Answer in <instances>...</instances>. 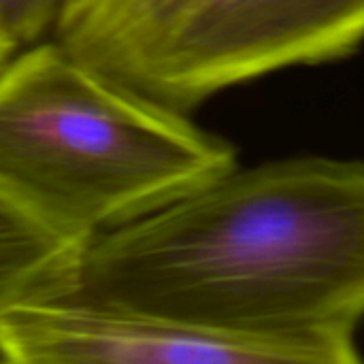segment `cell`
Segmentation results:
<instances>
[{"instance_id":"obj_7","label":"cell","mask_w":364,"mask_h":364,"mask_svg":"<svg viewBox=\"0 0 364 364\" xmlns=\"http://www.w3.org/2000/svg\"><path fill=\"white\" fill-rule=\"evenodd\" d=\"M145 0H62L58 23L53 30L55 41H68L98 26H105L126 11Z\"/></svg>"},{"instance_id":"obj_4","label":"cell","mask_w":364,"mask_h":364,"mask_svg":"<svg viewBox=\"0 0 364 364\" xmlns=\"http://www.w3.org/2000/svg\"><path fill=\"white\" fill-rule=\"evenodd\" d=\"M2 364H301L288 350L141 311L55 299L0 316Z\"/></svg>"},{"instance_id":"obj_3","label":"cell","mask_w":364,"mask_h":364,"mask_svg":"<svg viewBox=\"0 0 364 364\" xmlns=\"http://www.w3.org/2000/svg\"><path fill=\"white\" fill-rule=\"evenodd\" d=\"M60 45L124 87L190 113L235 85L354 55L364 0H145Z\"/></svg>"},{"instance_id":"obj_5","label":"cell","mask_w":364,"mask_h":364,"mask_svg":"<svg viewBox=\"0 0 364 364\" xmlns=\"http://www.w3.org/2000/svg\"><path fill=\"white\" fill-rule=\"evenodd\" d=\"M83 243L47 226L0 190V316L75 292Z\"/></svg>"},{"instance_id":"obj_2","label":"cell","mask_w":364,"mask_h":364,"mask_svg":"<svg viewBox=\"0 0 364 364\" xmlns=\"http://www.w3.org/2000/svg\"><path fill=\"white\" fill-rule=\"evenodd\" d=\"M235 164L226 139L53 36L21 47L0 75V190L68 239L136 222Z\"/></svg>"},{"instance_id":"obj_6","label":"cell","mask_w":364,"mask_h":364,"mask_svg":"<svg viewBox=\"0 0 364 364\" xmlns=\"http://www.w3.org/2000/svg\"><path fill=\"white\" fill-rule=\"evenodd\" d=\"M62 0H0V19L21 47L53 36Z\"/></svg>"},{"instance_id":"obj_1","label":"cell","mask_w":364,"mask_h":364,"mask_svg":"<svg viewBox=\"0 0 364 364\" xmlns=\"http://www.w3.org/2000/svg\"><path fill=\"white\" fill-rule=\"evenodd\" d=\"M73 299L356 364L364 322V162L235 164L83 243Z\"/></svg>"},{"instance_id":"obj_8","label":"cell","mask_w":364,"mask_h":364,"mask_svg":"<svg viewBox=\"0 0 364 364\" xmlns=\"http://www.w3.org/2000/svg\"><path fill=\"white\" fill-rule=\"evenodd\" d=\"M19 49H21V45H19L17 38L11 34V30L4 26V21L0 19V75H2V70L9 66V62L17 55Z\"/></svg>"}]
</instances>
